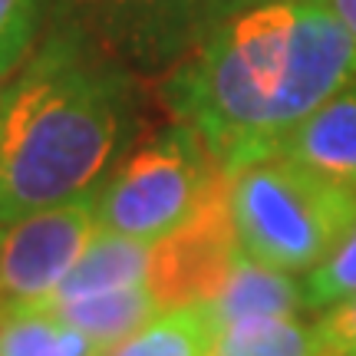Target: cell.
Segmentation results:
<instances>
[{
	"instance_id": "1",
	"label": "cell",
	"mask_w": 356,
	"mask_h": 356,
	"mask_svg": "<svg viewBox=\"0 0 356 356\" xmlns=\"http://www.w3.org/2000/svg\"><path fill=\"white\" fill-rule=\"evenodd\" d=\"M356 79V43L327 0H267L221 17L165 76L162 102L225 172L270 155Z\"/></svg>"
},
{
	"instance_id": "2",
	"label": "cell",
	"mask_w": 356,
	"mask_h": 356,
	"mask_svg": "<svg viewBox=\"0 0 356 356\" xmlns=\"http://www.w3.org/2000/svg\"><path fill=\"white\" fill-rule=\"evenodd\" d=\"M139 79L47 30L0 86V225L96 191L142 136Z\"/></svg>"
},
{
	"instance_id": "3",
	"label": "cell",
	"mask_w": 356,
	"mask_h": 356,
	"mask_svg": "<svg viewBox=\"0 0 356 356\" xmlns=\"http://www.w3.org/2000/svg\"><path fill=\"white\" fill-rule=\"evenodd\" d=\"M228 175L241 251L277 270L307 274L356 221V191L340 188L277 152Z\"/></svg>"
},
{
	"instance_id": "4",
	"label": "cell",
	"mask_w": 356,
	"mask_h": 356,
	"mask_svg": "<svg viewBox=\"0 0 356 356\" xmlns=\"http://www.w3.org/2000/svg\"><path fill=\"white\" fill-rule=\"evenodd\" d=\"M221 175L225 168L185 122L142 132L96 185V221L136 241H162L198 211Z\"/></svg>"
},
{
	"instance_id": "5",
	"label": "cell",
	"mask_w": 356,
	"mask_h": 356,
	"mask_svg": "<svg viewBox=\"0 0 356 356\" xmlns=\"http://www.w3.org/2000/svg\"><path fill=\"white\" fill-rule=\"evenodd\" d=\"M221 0H47L50 30L136 79H162L218 24Z\"/></svg>"
},
{
	"instance_id": "6",
	"label": "cell",
	"mask_w": 356,
	"mask_h": 356,
	"mask_svg": "<svg viewBox=\"0 0 356 356\" xmlns=\"http://www.w3.org/2000/svg\"><path fill=\"white\" fill-rule=\"evenodd\" d=\"M96 228V191L0 225V310L47 304Z\"/></svg>"
},
{
	"instance_id": "7",
	"label": "cell",
	"mask_w": 356,
	"mask_h": 356,
	"mask_svg": "<svg viewBox=\"0 0 356 356\" xmlns=\"http://www.w3.org/2000/svg\"><path fill=\"white\" fill-rule=\"evenodd\" d=\"M231 175L215 181L198 211L152 244L149 287L159 297L162 310L188 304H211L225 287L231 267L241 254V241L231 218Z\"/></svg>"
},
{
	"instance_id": "8",
	"label": "cell",
	"mask_w": 356,
	"mask_h": 356,
	"mask_svg": "<svg viewBox=\"0 0 356 356\" xmlns=\"http://www.w3.org/2000/svg\"><path fill=\"white\" fill-rule=\"evenodd\" d=\"M274 152L340 188L356 191V79L300 119Z\"/></svg>"
},
{
	"instance_id": "9",
	"label": "cell",
	"mask_w": 356,
	"mask_h": 356,
	"mask_svg": "<svg viewBox=\"0 0 356 356\" xmlns=\"http://www.w3.org/2000/svg\"><path fill=\"white\" fill-rule=\"evenodd\" d=\"M204 310L215 323V333L228 330L234 323H248V320L297 317V314H307L304 284L297 274L277 270L241 251L225 287L218 291L211 304H204Z\"/></svg>"
},
{
	"instance_id": "10",
	"label": "cell",
	"mask_w": 356,
	"mask_h": 356,
	"mask_svg": "<svg viewBox=\"0 0 356 356\" xmlns=\"http://www.w3.org/2000/svg\"><path fill=\"white\" fill-rule=\"evenodd\" d=\"M152 244L155 241H136L115 231L96 228L92 238L86 241L83 254L76 264L70 267V274L60 280V287L43 307H66L83 297H96L106 291H122L136 284H149L152 270Z\"/></svg>"
},
{
	"instance_id": "11",
	"label": "cell",
	"mask_w": 356,
	"mask_h": 356,
	"mask_svg": "<svg viewBox=\"0 0 356 356\" xmlns=\"http://www.w3.org/2000/svg\"><path fill=\"white\" fill-rule=\"evenodd\" d=\"M56 314H63L76 330H83L106 353L136 330H142L149 320L159 317L162 304H159V297L152 293L149 284H136V287L106 291L96 293V297L73 300L66 307H56Z\"/></svg>"
},
{
	"instance_id": "12",
	"label": "cell",
	"mask_w": 356,
	"mask_h": 356,
	"mask_svg": "<svg viewBox=\"0 0 356 356\" xmlns=\"http://www.w3.org/2000/svg\"><path fill=\"white\" fill-rule=\"evenodd\" d=\"M0 356H102V350L53 307L0 310Z\"/></svg>"
},
{
	"instance_id": "13",
	"label": "cell",
	"mask_w": 356,
	"mask_h": 356,
	"mask_svg": "<svg viewBox=\"0 0 356 356\" xmlns=\"http://www.w3.org/2000/svg\"><path fill=\"white\" fill-rule=\"evenodd\" d=\"M215 323L204 304L172 307L102 356H211Z\"/></svg>"
},
{
	"instance_id": "14",
	"label": "cell",
	"mask_w": 356,
	"mask_h": 356,
	"mask_svg": "<svg viewBox=\"0 0 356 356\" xmlns=\"http://www.w3.org/2000/svg\"><path fill=\"white\" fill-rule=\"evenodd\" d=\"M211 356H323L317 323L297 317H267L234 323L215 333Z\"/></svg>"
},
{
	"instance_id": "15",
	"label": "cell",
	"mask_w": 356,
	"mask_h": 356,
	"mask_svg": "<svg viewBox=\"0 0 356 356\" xmlns=\"http://www.w3.org/2000/svg\"><path fill=\"white\" fill-rule=\"evenodd\" d=\"M304 307L307 314H323L330 307L343 304L356 293V221L350 225L340 244L323 257L317 267H310L304 277Z\"/></svg>"
},
{
	"instance_id": "16",
	"label": "cell",
	"mask_w": 356,
	"mask_h": 356,
	"mask_svg": "<svg viewBox=\"0 0 356 356\" xmlns=\"http://www.w3.org/2000/svg\"><path fill=\"white\" fill-rule=\"evenodd\" d=\"M47 0H0V83L37 47Z\"/></svg>"
},
{
	"instance_id": "17",
	"label": "cell",
	"mask_w": 356,
	"mask_h": 356,
	"mask_svg": "<svg viewBox=\"0 0 356 356\" xmlns=\"http://www.w3.org/2000/svg\"><path fill=\"white\" fill-rule=\"evenodd\" d=\"M314 323L323 356H356V293L343 304L323 310Z\"/></svg>"
},
{
	"instance_id": "18",
	"label": "cell",
	"mask_w": 356,
	"mask_h": 356,
	"mask_svg": "<svg viewBox=\"0 0 356 356\" xmlns=\"http://www.w3.org/2000/svg\"><path fill=\"white\" fill-rule=\"evenodd\" d=\"M327 7H330L333 17L343 24V30L356 43V0H327Z\"/></svg>"
},
{
	"instance_id": "19",
	"label": "cell",
	"mask_w": 356,
	"mask_h": 356,
	"mask_svg": "<svg viewBox=\"0 0 356 356\" xmlns=\"http://www.w3.org/2000/svg\"><path fill=\"white\" fill-rule=\"evenodd\" d=\"M254 3H267V0H221V3H218V20H221V17H228V13H234V10L254 7Z\"/></svg>"
}]
</instances>
